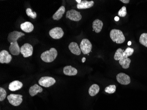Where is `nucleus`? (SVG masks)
Here are the masks:
<instances>
[{
  "instance_id": "obj_1",
  "label": "nucleus",
  "mask_w": 147,
  "mask_h": 110,
  "mask_svg": "<svg viewBox=\"0 0 147 110\" xmlns=\"http://www.w3.org/2000/svg\"><path fill=\"white\" fill-rule=\"evenodd\" d=\"M124 50L119 48L115 54L114 58L115 60H119L120 65L124 69H127L129 67L131 59L128 57H125L123 56Z\"/></svg>"
},
{
  "instance_id": "obj_2",
  "label": "nucleus",
  "mask_w": 147,
  "mask_h": 110,
  "mask_svg": "<svg viewBox=\"0 0 147 110\" xmlns=\"http://www.w3.org/2000/svg\"><path fill=\"white\" fill-rule=\"evenodd\" d=\"M57 54L56 49L52 48L50 50L43 52L41 54V58L45 62L51 63L56 59Z\"/></svg>"
},
{
  "instance_id": "obj_3",
  "label": "nucleus",
  "mask_w": 147,
  "mask_h": 110,
  "mask_svg": "<svg viewBox=\"0 0 147 110\" xmlns=\"http://www.w3.org/2000/svg\"><path fill=\"white\" fill-rule=\"evenodd\" d=\"M110 36L112 41L117 44H122L125 41V37L123 32L119 30L112 29L111 30Z\"/></svg>"
},
{
  "instance_id": "obj_4",
  "label": "nucleus",
  "mask_w": 147,
  "mask_h": 110,
  "mask_svg": "<svg viewBox=\"0 0 147 110\" xmlns=\"http://www.w3.org/2000/svg\"><path fill=\"white\" fill-rule=\"evenodd\" d=\"M23 96L19 94H11L7 97V99L11 105L18 106L23 102Z\"/></svg>"
},
{
  "instance_id": "obj_5",
  "label": "nucleus",
  "mask_w": 147,
  "mask_h": 110,
  "mask_svg": "<svg viewBox=\"0 0 147 110\" xmlns=\"http://www.w3.org/2000/svg\"><path fill=\"white\" fill-rule=\"evenodd\" d=\"M80 49L84 54H88L91 52L92 45L87 39H83L80 43Z\"/></svg>"
},
{
  "instance_id": "obj_6",
  "label": "nucleus",
  "mask_w": 147,
  "mask_h": 110,
  "mask_svg": "<svg viewBox=\"0 0 147 110\" xmlns=\"http://www.w3.org/2000/svg\"><path fill=\"white\" fill-rule=\"evenodd\" d=\"M56 80L51 77H42L39 79L38 83L40 86L44 87H49L56 83Z\"/></svg>"
},
{
  "instance_id": "obj_7",
  "label": "nucleus",
  "mask_w": 147,
  "mask_h": 110,
  "mask_svg": "<svg viewBox=\"0 0 147 110\" xmlns=\"http://www.w3.org/2000/svg\"><path fill=\"white\" fill-rule=\"evenodd\" d=\"M20 53L24 58L30 57L33 54V46L30 44H24L20 48Z\"/></svg>"
},
{
  "instance_id": "obj_8",
  "label": "nucleus",
  "mask_w": 147,
  "mask_h": 110,
  "mask_svg": "<svg viewBox=\"0 0 147 110\" xmlns=\"http://www.w3.org/2000/svg\"><path fill=\"white\" fill-rule=\"evenodd\" d=\"M66 18L70 19L72 21H79L81 20L82 16L79 11L75 9L68 11L66 13Z\"/></svg>"
},
{
  "instance_id": "obj_9",
  "label": "nucleus",
  "mask_w": 147,
  "mask_h": 110,
  "mask_svg": "<svg viewBox=\"0 0 147 110\" xmlns=\"http://www.w3.org/2000/svg\"><path fill=\"white\" fill-rule=\"evenodd\" d=\"M50 37L55 39H59L63 37L64 32L61 27H56L49 31Z\"/></svg>"
},
{
  "instance_id": "obj_10",
  "label": "nucleus",
  "mask_w": 147,
  "mask_h": 110,
  "mask_svg": "<svg viewBox=\"0 0 147 110\" xmlns=\"http://www.w3.org/2000/svg\"><path fill=\"white\" fill-rule=\"evenodd\" d=\"M116 79L118 82L123 85H128L131 82L129 76L123 73L118 74L116 76Z\"/></svg>"
},
{
  "instance_id": "obj_11",
  "label": "nucleus",
  "mask_w": 147,
  "mask_h": 110,
  "mask_svg": "<svg viewBox=\"0 0 147 110\" xmlns=\"http://www.w3.org/2000/svg\"><path fill=\"white\" fill-rule=\"evenodd\" d=\"M25 34L21 32L18 31H13L9 34L8 37V40L9 43H13L17 42L18 39L24 36Z\"/></svg>"
},
{
  "instance_id": "obj_12",
  "label": "nucleus",
  "mask_w": 147,
  "mask_h": 110,
  "mask_svg": "<svg viewBox=\"0 0 147 110\" xmlns=\"http://www.w3.org/2000/svg\"><path fill=\"white\" fill-rule=\"evenodd\" d=\"M12 57L8 51L3 50L0 52V63H9Z\"/></svg>"
},
{
  "instance_id": "obj_13",
  "label": "nucleus",
  "mask_w": 147,
  "mask_h": 110,
  "mask_svg": "<svg viewBox=\"0 0 147 110\" xmlns=\"http://www.w3.org/2000/svg\"><path fill=\"white\" fill-rule=\"evenodd\" d=\"M68 48L71 53L73 54L76 55L77 56H79L81 54V50L77 43L72 42L69 44Z\"/></svg>"
},
{
  "instance_id": "obj_14",
  "label": "nucleus",
  "mask_w": 147,
  "mask_h": 110,
  "mask_svg": "<svg viewBox=\"0 0 147 110\" xmlns=\"http://www.w3.org/2000/svg\"><path fill=\"white\" fill-rule=\"evenodd\" d=\"M94 5V2L87 1H82V2L80 4L77 5V8L79 9H89L91 8Z\"/></svg>"
},
{
  "instance_id": "obj_15",
  "label": "nucleus",
  "mask_w": 147,
  "mask_h": 110,
  "mask_svg": "<svg viewBox=\"0 0 147 110\" xmlns=\"http://www.w3.org/2000/svg\"><path fill=\"white\" fill-rule=\"evenodd\" d=\"M9 49L11 53L14 56H18L20 53V48L17 42L10 43Z\"/></svg>"
},
{
  "instance_id": "obj_16",
  "label": "nucleus",
  "mask_w": 147,
  "mask_h": 110,
  "mask_svg": "<svg viewBox=\"0 0 147 110\" xmlns=\"http://www.w3.org/2000/svg\"><path fill=\"white\" fill-rule=\"evenodd\" d=\"M23 86V83L21 82L18 80H16V81H13L10 83L9 88L11 91H16L21 89Z\"/></svg>"
},
{
  "instance_id": "obj_17",
  "label": "nucleus",
  "mask_w": 147,
  "mask_h": 110,
  "mask_svg": "<svg viewBox=\"0 0 147 110\" xmlns=\"http://www.w3.org/2000/svg\"><path fill=\"white\" fill-rule=\"evenodd\" d=\"M63 72L67 76H75L78 73V71L76 68L71 66H66L63 68Z\"/></svg>"
},
{
  "instance_id": "obj_18",
  "label": "nucleus",
  "mask_w": 147,
  "mask_h": 110,
  "mask_svg": "<svg viewBox=\"0 0 147 110\" xmlns=\"http://www.w3.org/2000/svg\"><path fill=\"white\" fill-rule=\"evenodd\" d=\"M20 28L21 30L26 33H30L32 32L34 29V26L32 23L30 22H26L20 25Z\"/></svg>"
},
{
  "instance_id": "obj_19",
  "label": "nucleus",
  "mask_w": 147,
  "mask_h": 110,
  "mask_svg": "<svg viewBox=\"0 0 147 110\" xmlns=\"http://www.w3.org/2000/svg\"><path fill=\"white\" fill-rule=\"evenodd\" d=\"M103 26V23L102 21L99 19L95 20L92 23V28L96 33H99L101 31Z\"/></svg>"
},
{
  "instance_id": "obj_20",
  "label": "nucleus",
  "mask_w": 147,
  "mask_h": 110,
  "mask_svg": "<svg viewBox=\"0 0 147 110\" xmlns=\"http://www.w3.org/2000/svg\"><path fill=\"white\" fill-rule=\"evenodd\" d=\"M43 88L37 84L30 87L29 89V94L31 97H34L37 95L38 92H42Z\"/></svg>"
},
{
  "instance_id": "obj_21",
  "label": "nucleus",
  "mask_w": 147,
  "mask_h": 110,
  "mask_svg": "<svg viewBox=\"0 0 147 110\" xmlns=\"http://www.w3.org/2000/svg\"><path fill=\"white\" fill-rule=\"evenodd\" d=\"M65 12V8L63 6H61L55 12L53 16V19L55 20H59L61 19Z\"/></svg>"
},
{
  "instance_id": "obj_22",
  "label": "nucleus",
  "mask_w": 147,
  "mask_h": 110,
  "mask_svg": "<svg viewBox=\"0 0 147 110\" xmlns=\"http://www.w3.org/2000/svg\"><path fill=\"white\" fill-rule=\"evenodd\" d=\"M100 91V87L97 84H93L90 87L89 89V93L90 96L94 97L98 94Z\"/></svg>"
},
{
  "instance_id": "obj_23",
  "label": "nucleus",
  "mask_w": 147,
  "mask_h": 110,
  "mask_svg": "<svg viewBox=\"0 0 147 110\" xmlns=\"http://www.w3.org/2000/svg\"><path fill=\"white\" fill-rule=\"evenodd\" d=\"M139 42L140 44L147 47V33H143L141 34L140 37Z\"/></svg>"
},
{
  "instance_id": "obj_24",
  "label": "nucleus",
  "mask_w": 147,
  "mask_h": 110,
  "mask_svg": "<svg viewBox=\"0 0 147 110\" xmlns=\"http://www.w3.org/2000/svg\"><path fill=\"white\" fill-rule=\"evenodd\" d=\"M116 86L115 85H110L105 88V92L107 93L112 94L116 91Z\"/></svg>"
},
{
  "instance_id": "obj_25",
  "label": "nucleus",
  "mask_w": 147,
  "mask_h": 110,
  "mask_svg": "<svg viewBox=\"0 0 147 110\" xmlns=\"http://www.w3.org/2000/svg\"><path fill=\"white\" fill-rule=\"evenodd\" d=\"M134 52V49H133V48L128 47L124 51L123 56L125 57H130L132 55Z\"/></svg>"
},
{
  "instance_id": "obj_26",
  "label": "nucleus",
  "mask_w": 147,
  "mask_h": 110,
  "mask_svg": "<svg viewBox=\"0 0 147 110\" xmlns=\"http://www.w3.org/2000/svg\"><path fill=\"white\" fill-rule=\"evenodd\" d=\"M26 15L33 19H36L37 17V13L35 11H33L30 8H28L26 9Z\"/></svg>"
},
{
  "instance_id": "obj_27",
  "label": "nucleus",
  "mask_w": 147,
  "mask_h": 110,
  "mask_svg": "<svg viewBox=\"0 0 147 110\" xmlns=\"http://www.w3.org/2000/svg\"><path fill=\"white\" fill-rule=\"evenodd\" d=\"M7 93L5 90L3 88H0V101H2L5 99Z\"/></svg>"
},
{
  "instance_id": "obj_28",
  "label": "nucleus",
  "mask_w": 147,
  "mask_h": 110,
  "mask_svg": "<svg viewBox=\"0 0 147 110\" xmlns=\"http://www.w3.org/2000/svg\"><path fill=\"white\" fill-rule=\"evenodd\" d=\"M127 14L126 8L125 6H123L118 11V15L120 17H124Z\"/></svg>"
},
{
  "instance_id": "obj_29",
  "label": "nucleus",
  "mask_w": 147,
  "mask_h": 110,
  "mask_svg": "<svg viewBox=\"0 0 147 110\" xmlns=\"http://www.w3.org/2000/svg\"><path fill=\"white\" fill-rule=\"evenodd\" d=\"M120 1H122L123 3H124V4H128L129 3V0H120Z\"/></svg>"
},
{
  "instance_id": "obj_30",
  "label": "nucleus",
  "mask_w": 147,
  "mask_h": 110,
  "mask_svg": "<svg viewBox=\"0 0 147 110\" xmlns=\"http://www.w3.org/2000/svg\"><path fill=\"white\" fill-rule=\"evenodd\" d=\"M115 20L116 21H118L119 20V17H118V16H116V17L115 18Z\"/></svg>"
},
{
  "instance_id": "obj_31",
  "label": "nucleus",
  "mask_w": 147,
  "mask_h": 110,
  "mask_svg": "<svg viewBox=\"0 0 147 110\" xmlns=\"http://www.w3.org/2000/svg\"><path fill=\"white\" fill-rule=\"evenodd\" d=\"M86 58L85 57H83L82 58V63L85 62V61H86Z\"/></svg>"
},
{
  "instance_id": "obj_32",
  "label": "nucleus",
  "mask_w": 147,
  "mask_h": 110,
  "mask_svg": "<svg viewBox=\"0 0 147 110\" xmlns=\"http://www.w3.org/2000/svg\"><path fill=\"white\" fill-rule=\"evenodd\" d=\"M76 1L77 2L78 4H80L82 2V1L81 0H76Z\"/></svg>"
},
{
  "instance_id": "obj_33",
  "label": "nucleus",
  "mask_w": 147,
  "mask_h": 110,
  "mask_svg": "<svg viewBox=\"0 0 147 110\" xmlns=\"http://www.w3.org/2000/svg\"><path fill=\"white\" fill-rule=\"evenodd\" d=\"M131 45V42H130V41H129V42H128V45Z\"/></svg>"
}]
</instances>
